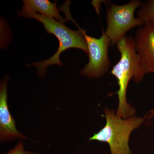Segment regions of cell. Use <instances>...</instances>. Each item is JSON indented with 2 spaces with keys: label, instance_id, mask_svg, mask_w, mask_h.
Returning <instances> with one entry per match:
<instances>
[{
  "label": "cell",
  "instance_id": "7",
  "mask_svg": "<svg viewBox=\"0 0 154 154\" xmlns=\"http://www.w3.org/2000/svg\"><path fill=\"white\" fill-rule=\"evenodd\" d=\"M8 79V77H5L1 82L0 87V138L2 142L26 138L17 130L15 120L9 111L7 100Z\"/></svg>",
  "mask_w": 154,
  "mask_h": 154
},
{
  "label": "cell",
  "instance_id": "9",
  "mask_svg": "<svg viewBox=\"0 0 154 154\" xmlns=\"http://www.w3.org/2000/svg\"><path fill=\"white\" fill-rule=\"evenodd\" d=\"M137 14L138 19L144 24H154V0H148L142 2Z\"/></svg>",
  "mask_w": 154,
  "mask_h": 154
},
{
  "label": "cell",
  "instance_id": "11",
  "mask_svg": "<svg viewBox=\"0 0 154 154\" xmlns=\"http://www.w3.org/2000/svg\"><path fill=\"white\" fill-rule=\"evenodd\" d=\"M154 117V109L151 110L147 113L146 115L145 116V119L149 120L150 119Z\"/></svg>",
  "mask_w": 154,
  "mask_h": 154
},
{
  "label": "cell",
  "instance_id": "10",
  "mask_svg": "<svg viewBox=\"0 0 154 154\" xmlns=\"http://www.w3.org/2000/svg\"><path fill=\"white\" fill-rule=\"evenodd\" d=\"M4 154H36L31 152L24 150V145L20 142L14 149L10 150L7 153Z\"/></svg>",
  "mask_w": 154,
  "mask_h": 154
},
{
  "label": "cell",
  "instance_id": "1",
  "mask_svg": "<svg viewBox=\"0 0 154 154\" xmlns=\"http://www.w3.org/2000/svg\"><path fill=\"white\" fill-rule=\"evenodd\" d=\"M116 47L121 54V57L113 66L111 74L117 81L119 90V105L116 115L120 118L126 119L133 116L135 110L128 103L126 92L130 80L139 83L142 81L146 74L141 65L135 48L134 39L125 35L117 42Z\"/></svg>",
  "mask_w": 154,
  "mask_h": 154
},
{
  "label": "cell",
  "instance_id": "8",
  "mask_svg": "<svg viewBox=\"0 0 154 154\" xmlns=\"http://www.w3.org/2000/svg\"><path fill=\"white\" fill-rule=\"evenodd\" d=\"M23 2L22 11L17 13L19 17H25L28 14L39 12V14L55 19L60 23L66 21L59 14L57 7V1L52 3L48 0H23Z\"/></svg>",
  "mask_w": 154,
  "mask_h": 154
},
{
  "label": "cell",
  "instance_id": "3",
  "mask_svg": "<svg viewBox=\"0 0 154 154\" xmlns=\"http://www.w3.org/2000/svg\"><path fill=\"white\" fill-rule=\"evenodd\" d=\"M105 116V126L89 140L106 143L110 147V154H131L129 146L131 134L143 123L145 119L137 116L120 118L114 110L107 108Z\"/></svg>",
  "mask_w": 154,
  "mask_h": 154
},
{
  "label": "cell",
  "instance_id": "4",
  "mask_svg": "<svg viewBox=\"0 0 154 154\" xmlns=\"http://www.w3.org/2000/svg\"><path fill=\"white\" fill-rule=\"evenodd\" d=\"M141 3L139 0H133L123 5L111 3L107 8V28L105 32L110 39V46L116 45L131 29L144 25L140 20L134 17L135 11Z\"/></svg>",
  "mask_w": 154,
  "mask_h": 154
},
{
  "label": "cell",
  "instance_id": "5",
  "mask_svg": "<svg viewBox=\"0 0 154 154\" xmlns=\"http://www.w3.org/2000/svg\"><path fill=\"white\" fill-rule=\"evenodd\" d=\"M82 32L88 45L89 62L80 73L90 78H100L107 73L110 66L108 54L110 39L104 30L99 38L87 35L86 30L82 29Z\"/></svg>",
  "mask_w": 154,
  "mask_h": 154
},
{
  "label": "cell",
  "instance_id": "6",
  "mask_svg": "<svg viewBox=\"0 0 154 154\" xmlns=\"http://www.w3.org/2000/svg\"><path fill=\"white\" fill-rule=\"evenodd\" d=\"M136 51L146 74H154V24L146 23L137 30L134 39Z\"/></svg>",
  "mask_w": 154,
  "mask_h": 154
},
{
  "label": "cell",
  "instance_id": "2",
  "mask_svg": "<svg viewBox=\"0 0 154 154\" xmlns=\"http://www.w3.org/2000/svg\"><path fill=\"white\" fill-rule=\"evenodd\" d=\"M25 17L33 18L41 22L43 24L46 32L54 35L59 42L57 51L52 57L45 60L36 62L27 65L28 67L33 66L36 67L37 73L40 77L45 75L46 69L49 66H63L60 57L63 52L69 48H76L82 50L88 54V45L83 34L82 29L79 26H77L79 30H72L64 25L63 23L58 22L55 19L37 13L28 14Z\"/></svg>",
  "mask_w": 154,
  "mask_h": 154
}]
</instances>
